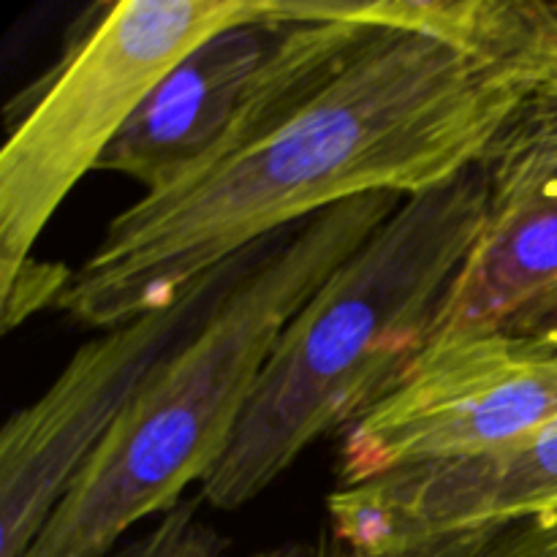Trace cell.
I'll return each mask as SVG.
<instances>
[{
	"mask_svg": "<svg viewBox=\"0 0 557 557\" xmlns=\"http://www.w3.org/2000/svg\"><path fill=\"white\" fill-rule=\"evenodd\" d=\"M528 98L520 79L435 38L370 27L272 128L117 212L58 308L98 330L172 308L281 228L362 196L411 199L482 166Z\"/></svg>",
	"mask_w": 557,
	"mask_h": 557,
	"instance_id": "cell-1",
	"label": "cell"
},
{
	"mask_svg": "<svg viewBox=\"0 0 557 557\" xmlns=\"http://www.w3.org/2000/svg\"><path fill=\"white\" fill-rule=\"evenodd\" d=\"M346 201L267 245L150 375L22 557H107L226 457L294 315L400 207Z\"/></svg>",
	"mask_w": 557,
	"mask_h": 557,
	"instance_id": "cell-2",
	"label": "cell"
},
{
	"mask_svg": "<svg viewBox=\"0 0 557 557\" xmlns=\"http://www.w3.org/2000/svg\"><path fill=\"white\" fill-rule=\"evenodd\" d=\"M490 212L482 166L403 199L277 341L253 400L199 498L237 511L315 441L384 400L430 346L451 281Z\"/></svg>",
	"mask_w": 557,
	"mask_h": 557,
	"instance_id": "cell-3",
	"label": "cell"
},
{
	"mask_svg": "<svg viewBox=\"0 0 557 557\" xmlns=\"http://www.w3.org/2000/svg\"><path fill=\"white\" fill-rule=\"evenodd\" d=\"M267 0H120L54 65L0 150V292L158 85Z\"/></svg>",
	"mask_w": 557,
	"mask_h": 557,
	"instance_id": "cell-4",
	"label": "cell"
},
{
	"mask_svg": "<svg viewBox=\"0 0 557 557\" xmlns=\"http://www.w3.org/2000/svg\"><path fill=\"white\" fill-rule=\"evenodd\" d=\"M370 27L267 14L218 33L188 54L134 114L98 172L158 190L221 158L313 96Z\"/></svg>",
	"mask_w": 557,
	"mask_h": 557,
	"instance_id": "cell-5",
	"label": "cell"
},
{
	"mask_svg": "<svg viewBox=\"0 0 557 557\" xmlns=\"http://www.w3.org/2000/svg\"><path fill=\"white\" fill-rule=\"evenodd\" d=\"M259 250L221 267L177 305L103 330L0 433V557H22L98 446L174 348L199 330Z\"/></svg>",
	"mask_w": 557,
	"mask_h": 557,
	"instance_id": "cell-6",
	"label": "cell"
},
{
	"mask_svg": "<svg viewBox=\"0 0 557 557\" xmlns=\"http://www.w3.org/2000/svg\"><path fill=\"white\" fill-rule=\"evenodd\" d=\"M557 422V332L433 343L346 430L341 484L462 460Z\"/></svg>",
	"mask_w": 557,
	"mask_h": 557,
	"instance_id": "cell-7",
	"label": "cell"
},
{
	"mask_svg": "<svg viewBox=\"0 0 557 557\" xmlns=\"http://www.w3.org/2000/svg\"><path fill=\"white\" fill-rule=\"evenodd\" d=\"M326 515V528L362 557H419L549 520L557 517V422L504 449L337 484Z\"/></svg>",
	"mask_w": 557,
	"mask_h": 557,
	"instance_id": "cell-8",
	"label": "cell"
},
{
	"mask_svg": "<svg viewBox=\"0 0 557 557\" xmlns=\"http://www.w3.org/2000/svg\"><path fill=\"white\" fill-rule=\"evenodd\" d=\"M557 332V194L490 205L476 245L446 292L433 343Z\"/></svg>",
	"mask_w": 557,
	"mask_h": 557,
	"instance_id": "cell-9",
	"label": "cell"
},
{
	"mask_svg": "<svg viewBox=\"0 0 557 557\" xmlns=\"http://www.w3.org/2000/svg\"><path fill=\"white\" fill-rule=\"evenodd\" d=\"M283 20H343L422 33L557 96V3L542 0H275Z\"/></svg>",
	"mask_w": 557,
	"mask_h": 557,
	"instance_id": "cell-10",
	"label": "cell"
},
{
	"mask_svg": "<svg viewBox=\"0 0 557 557\" xmlns=\"http://www.w3.org/2000/svg\"><path fill=\"white\" fill-rule=\"evenodd\" d=\"M490 205L557 194V96H533L500 131L482 163Z\"/></svg>",
	"mask_w": 557,
	"mask_h": 557,
	"instance_id": "cell-11",
	"label": "cell"
},
{
	"mask_svg": "<svg viewBox=\"0 0 557 557\" xmlns=\"http://www.w3.org/2000/svg\"><path fill=\"white\" fill-rule=\"evenodd\" d=\"M205 500H180L174 509L131 533L107 557H313V542L272 544L237 553L201 511Z\"/></svg>",
	"mask_w": 557,
	"mask_h": 557,
	"instance_id": "cell-12",
	"label": "cell"
},
{
	"mask_svg": "<svg viewBox=\"0 0 557 557\" xmlns=\"http://www.w3.org/2000/svg\"><path fill=\"white\" fill-rule=\"evenodd\" d=\"M419 557H557V517L462 539Z\"/></svg>",
	"mask_w": 557,
	"mask_h": 557,
	"instance_id": "cell-13",
	"label": "cell"
},
{
	"mask_svg": "<svg viewBox=\"0 0 557 557\" xmlns=\"http://www.w3.org/2000/svg\"><path fill=\"white\" fill-rule=\"evenodd\" d=\"M313 557H362L354 553L348 544H343L341 539L335 536V533L330 531V528H321L319 536L313 539Z\"/></svg>",
	"mask_w": 557,
	"mask_h": 557,
	"instance_id": "cell-14",
	"label": "cell"
}]
</instances>
